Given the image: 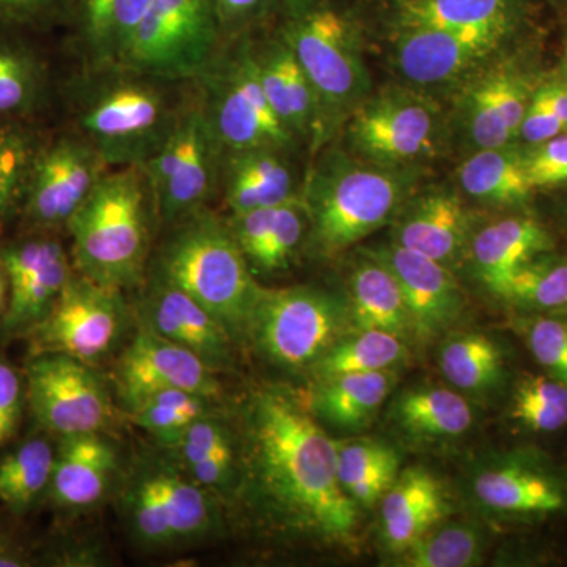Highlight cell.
Instances as JSON below:
<instances>
[{
	"label": "cell",
	"instance_id": "37",
	"mask_svg": "<svg viewBox=\"0 0 567 567\" xmlns=\"http://www.w3.org/2000/svg\"><path fill=\"white\" fill-rule=\"evenodd\" d=\"M401 456L377 440L338 442V480L358 507H374L401 472Z\"/></svg>",
	"mask_w": 567,
	"mask_h": 567
},
{
	"label": "cell",
	"instance_id": "41",
	"mask_svg": "<svg viewBox=\"0 0 567 567\" xmlns=\"http://www.w3.org/2000/svg\"><path fill=\"white\" fill-rule=\"evenodd\" d=\"M496 297L524 311L540 315L567 308V254H537L511 276Z\"/></svg>",
	"mask_w": 567,
	"mask_h": 567
},
{
	"label": "cell",
	"instance_id": "5",
	"mask_svg": "<svg viewBox=\"0 0 567 567\" xmlns=\"http://www.w3.org/2000/svg\"><path fill=\"white\" fill-rule=\"evenodd\" d=\"M147 274L158 276L207 309L233 336L246 339L264 287L256 281L226 216L207 207L164 227Z\"/></svg>",
	"mask_w": 567,
	"mask_h": 567
},
{
	"label": "cell",
	"instance_id": "57",
	"mask_svg": "<svg viewBox=\"0 0 567 567\" xmlns=\"http://www.w3.org/2000/svg\"><path fill=\"white\" fill-rule=\"evenodd\" d=\"M561 210H563V215H565V218H566V221H567V185H566L565 197H563Z\"/></svg>",
	"mask_w": 567,
	"mask_h": 567
},
{
	"label": "cell",
	"instance_id": "44",
	"mask_svg": "<svg viewBox=\"0 0 567 567\" xmlns=\"http://www.w3.org/2000/svg\"><path fill=\"white\" fill-rule=\"evenodd\" d=\"M212 401L207 395L189 391H162L145 399L130 412V417L137 427L155 436L162 445L171 447L194 421L210 415Z\"/></svg>",
	"mask_w": 567,
	"mask_h": 567
},
{
	"label": "cell",
	"instance_id": "47",
	"mask_svg": "<svg viewBox=\"0 0 567 567\" xmlns=\"http://www.w3.org/2000/svg\"><path fill=\"white\" fill-rule=\"evenodd\" d=\"M78 0H0V25L44 33L71 28Z\"/></svg>",
	"mask_w": 567,
	"mask_h": 567
},
{
	"label": "cell",
	"instance_id": "13",
	"mask_svg": "<svg viewBox=\"0 0 567 567\" xmlns=\"http://www.w3.org/2000/svg\"><path fill=\"white\" fill-rule=\"evenodd\" d=\"M128 319L122 290L73 270L50 315L25 334L29 352L69 354L91 364L118 344Z\"/></svg>",
	"mask_w": 567,
	"mask_h": 567
},
{
	"label": "cell",
	"instance_id": "6",
	"mask_svg": "<svg viewBox=\"0 0 567 567\" xmlns=\"http://www.w3.org/2000/svg\"><path fill=\"white\" fill-rule=\"evenodd\" d=\"M315 87L328 144L371 93L363 28L336 0H279L268 22Z\"/></svg>",
	"mask_w": 567,
	"mask_h": 567
},
{
	"label": "cell",
	"instance_id": "29",
	"mask_svg": "<svg viewBox=\"0 0 567 567\" xmlns=\"http://www.w3.org/2000/svg\"><path fill=\"white\" fill-rule=\"evenodd\" d=\"M117 461V450L102 432L62 436L48 495L65 509L95 505L106 494Z\"/></svg>",
	"mask_w": 567,
	"mask_h": 567
},
{
	"label": "cell",
	"instance_id": "58",
	"mask_svg": "<svg viewBox=\"0 0 567 567\" xmlns=\"http://www.w3.org/2000/svg\"><path fill=\"white\" fill-rule=\"evenodd\" d=\"M546 2L550 3V6L559 7L565 6L567 0H546Z\"/></svg>",
	"mask_w": 567,
	"mask_h": 567
},
{
	"label": "cell",
	"instance_id": "52",
	"mask_svg": "<svg viewBox=\"0 0 567 567\" xmlns=\"http://www.w3.org/2000/svg\"><path fill=\"white\" fill-rule=\"evenodd\" d=\"M540 82L535 93H533L532 100H529L527 111H525L524 118H522L520 128H518L517 141H522L524 145L540 144V142L551 140L558 134L567 133L563 123L551 111L546 93L540 87Z\"/></svg>",
	"mask_w": 567,
	"mask_h": 567
},
{
	"label": "cell",
	"instance_id": "35",
	"mask_svg": "<svg viewBox=\"0 0 567 567\" xmlns=\"http://www.w3.org/2000/svg\"><path fill=\"white\" fill-rule=\"evenodd\" d=\"M391 410L395 424L421 440L456 439L475 420L468 401L446 388H412L398 395Z\"/></svg>",
	"mask_w": 567,
	"mask_h": 567
},
{
	"label": "cell",
	"instance_id": "54",
	"mask_svg": "<svg viewBox=\"0 0 567 567\" xmlns=\"http://www.w3.org/2000/svg\"><path fill=\"white\" fill-rule=\"evenodd\" d=\"M28 566V559L21 554L20 548L0 540V567Z\"/></svg>",
	"mask_w": 567,
	"mask_h": 567
},
{
	"label": "cell",
	"instance_id": "23",
	"mask_svg": "<svg viewBox=\"0 0 567 567\" xmlns=\"http://www.w3.org/2000/svg\"><path fill=\"white\" fill-rule=\"evenodd\" d=\"M391 241L454 270L466 259L476 218L456 189L413 193L395 215Z\"/></svg>",
	"mask_w": 567,
	"mask_h": 567
},
{
	"label": "cell",
	"instance_id": "4",
	"mask_svg": "<svg viewBox=\"0 0 567 567\" xmlns=\"http://www.w3.org/2000/svg\"><path fill=\"white\" fill-rule=\"evenodd\" d=\"M155 199L141 166L110 167L74 213L65 234L74 270L112 289H136L147 278Z\"/></svg>",
	"mask_w": 567,
	"mask_h": 567
},
{
	"label": "cell",
	"instance_id": "33",
	"mask_svg": "<svg viewBox=\"0 0 567 567\" xmlns=\"http://www.w3.org/2000/svg\"><path fill=\"white\" fill-rule=\"evenodd\" d=\"M457 183L465 196L495 207H520L536 192L525 169L524 147L517 144L470 153L458 166Z\"/></svg>",
	"mask_w": 567,
	"mask_h": 567
},
{
	"label": "cell",
	"instance_id": "31",
	"mask_svg": "<svg viewBox=\"0 0 567 567\" xmlns=\"http://www.w3.org/2000/svg\"><path fill=\"white\" fill-rule=\"evenodd\" d=\"M229 425L213 415L194 421L171 450L194 483L218 499H230L240 484V461Z\"/></svg>",
	"mask_w": 567,
	"mask_h": 567
},
{
	"label": "cell",
	"instance_id": "15",
	"mask_svg": "<svg viewBox=\"0 0 567 567\" xmlns=\"http://www.w3.org/2000/svg\"><path fill=\"white\" fill-rule=\"evenodd\" d=\"M391 59L405 85L429 93L461 85L514 41L483 32L386 28Z\"/></svg>",
	"mask_w": 567,
	"mask_h": 567
},
{
	"label": "cell",
	"instance_id": "38",
	"mask_svg": "<svg viewBox=\"0 0 567 567\" xmlns=\"http://www.w3.org/2000/svg\"><path fill=\"white\" fill-rule=\"evenodd\" d=\"M409 358V344L398 336L379 330L350 331L334 342L312 365L317 382L361 372L394 371Z\"/></svg>",
	"mask_w": 567,
	"mask_h": 567
},
{
	"label": "cell",
	"instance_id": "30",
	"mask_svg": "<svg viewBox=\"0 0 567 567\" xmlns=\"http://www.w3.org/2000/svg\"><path fill=\"white\" fill-rule=\"evenodd\" d=\"M352 331L379 330L413 342L401 286L382 260L360 249L347 279Z\"/></svg>",
	"mask_w": 567,
	"mask_h": 567
},
{
	"label": "cell",
	"instance_id": "18",
	"mask_svg": "<svg viewBox=\"0 0 567 567\" xmlns=\"http://www.w3.org/2000/svg\"><path fill=\"white\" fill-rule=\"evenodd\" d=\"M472 494L492 516L540 520L567 513V473L544 454L513 451L477 470Z\"/></svg>",
	"mask_w": 567,
	"mask_h": 567
},
{
	"label": "cell",
	"instance_id": "42",
	"mask_svg": "<svg viewBox=\"0 0 567 567\" xmlns=\"http://www.w3.org/2000/svg\"><path fill=\"white\" fill-rule=\"evenodd\" d=\"M123 511L137 543L147 547L175 546L155 457L134 468L123 494Z\"/></svg>",
	"mask_w": 567,
	"mask_h": 567
},
{
	"label": "cell",
	"instance_id": "17",
	"mask_svg": "<svg viewBox=\"0 0 567 567\" xmlns=\"http://www.w3.org/2000/svg\"><path fill=\"white\" fill-rule=\"evenodd\" d=\"M0 260L10 279V298L0 320L3 338L25 336L61 297L73 274L70 251L59 234L21 233L0 241Z\"/></svg>",
	"mask_w": 567,
	"mask_h": 567
},
{
	"label": "cell",
	"instance_id": "27",
	"mask_svg": "<svg viewBox=\"0 0 567 567\" xmlns=\"http://www.w3.org/2000/svg\"><path fill=\"white\" fill-rule=\"evenodd\" d=\"M450 499L439 477L423 466L399 472L393 486L380 499L383 544L401 555L450 514Z\"/></svg>",
	"mask_w": 567,
	"mask_h": 567
},
{
	"label": "cell",
	"instance_id": "49",
	"mask_svg": "<svg viewBox=\"0 0 567 567\" xmlns=\"http://www.w3.org/2000/svg\"><path fill=\"white\" fill-rule=\"evenodd\" d=\"M524 147L525 169L533 188L567 185V133Z\"/></svg>",
	"mask_w": 567,
	"mask_h": 567
},
{
	"label": "cell",
	"instance_id": "46",
	"mask_svg": "<svg viewBox=\"0 0 567 567\" xmlns=\"http://www.w3.org/2000/svg\"><path fill=\"white\" fill-rule=\"evenodd\" d=\"M309 218L301 197L278 205L270 233L248 260L254 276H271L289 270L308 238Z\"/></svg>",
	"mask_w": 567,
	"mask_h": 567
},
{
	"label": "cell",
	"instance_id": "9",
	"mask_svg": "<svg viewBox=\"0 0 567 567\" xmlns=\"http://www.w3.org/2000/svg\"><path fill=\"white\" fill-rule=\"evenodd\" d=\"M352 331L347 298L320 287L262 289L246 339L265 360L287 371H311L334 342Z\"/></svg>",
	"mask_w": 567,
	"mask_h": 567
},
{
	"label": "cell",
	"instance_id": "19",
	"mask_svg": "<svg viewBox=\"0 0 567 567\" xmlns=\"http://www.w3.org/2000/svg\"><path fill=\"white\" fill-rule=\"evenodd\" d=\"M115 385L128 413L162 391L181 390L216 399L215 372L183 347L140 324L115 369Z\"/></svg>",
	"mask_w": 567,
	"mask_h": 567
},
{
	"label": "cell",
	"instance_id": "28",
	"mask_svg": "<svg viewBox=\"0 0 567 567\" xmlns=\"http://www.w3.org/2000/svg\"><path fill=\"white\" fill-rule=\"evenodd\" d=\"M554 248V238L537 219L507 216L475 230L466 260L476 278L496 297L522 265Z\"/></svg>",
	"mask_w": 567,
	"mask_h": 567
},
{
	"label": "cell",
	"instance_id": "20",
	"mask_svg": "<svg viewBox=\"0 0 567 567\" xmlns=\"http://www.w3.org/2000/svg\"><path fill=\"white\" fill-rule=\"evenodd\" d=\"M249 44L268 102L301 148L315 158L328 140L311 81L270 24L249 33Z\"/></svg>",
	"mask_w": 567,
	"mask_h": 567
},
{
	"label": "cell",
	"instance_id": "21",
	"mask_svg": "<svg viewBox=\"0 0 567 567\" xmlns=\"http://www.w3.org/2000/svg\"><path fill=\"white\" fill-rule=\"evenodd\" d=\"M393 271L406 305L413 342L429 344L450 331L465 311L453 270L394 241L364 248Z\"/></svg>",
	"mask_w": 567,
	"mask_h": 567
},
{
	"label": "cell",
	"instance_id": "51",
	"mask_svg": "<svg viewBox=\"0 0 567 567\" xmlns=\"http://www.w3.org/2000/svg\"><path fill=\"white\" fill-rule=\"evenodd\" d=\"M24 404V377L0 358V450L17 434Z\"/></svg>",
	"mask_w": 567,
	"mask_h": 567
},
{
	"label": "cell",
	"instance_id": "3",
	"mask_svg": "<svg viewBox=\"0 0 567 567\" xmlns=\"http://www.w3.org/2000/svg\"><path fill=\"white\" fill-rule=\"evenodd\" d=\"M417 183L416 167L383 166L358 158L342 145H324L305 174V246L322 259L339 256L393 223Z\"/></svg>",
	"mask_w": 567,
	"mask_h": 567
},
{
	"label": "cell",
	"instance_id": "10",
	"mask_svg": "<svg viewBox=\"0 0 567 567\" xmlns=\"http://www.w3.org/2000/svg\"><path fill=\"white\" fill-rule=\"evenodd\" d=\"M223 152L194 84L173 132L142 166L151 182L158 229L189 213L213 207L219 196Z\"/></svg>",
	"mask_w": 567,
	"mask_h": 567
},
{
	"label": "cell",
	"instance_id": "56",
	"mask_svg": "<svg viewBox=\"0 0 567 567\" xmlns=\"http://www.w3.org/2000/svg\"><path fill=\"white\" fill-rule=\"evenodd\" d=\"M563 74L567 76V22H566V37H565V58H563Z\"/></svg>",
	"mask_w": 567,
	"mask_h": 567
},
{
	"label": "cell",
	"instance_id": "43",
	"mask_svg": "<svg viewBox=\"0 0 567 567\" xmlns=\"http://www.w3.org/2000/svg\"><path fill=\"white\" fill-rule=\"evenodd\" d=\"M486 536L475 525L447 524L432 528L402 551L405 567H472L483 563Z\"/></svg>",
	"mask_w": 567,
	"mask_h": 567
},
{
	"label": "cell",
	"instance_id": "34",
	"mask_svg": "<svg viewBox=\"0 0 567 567\" xmlns=\"http://www.w3.org/2000/svg\"><path fill=\"white\" fill-rule=\"evenodd\" d=\"M312 410L324 423L358 431L371 423L395 385L394 371L361 372L320 380Z\"/></svg>",
	"mask_w": 567,
	"mask_h": 567
},
{
	"label": "cell",
	"instance_id": "40",
	"mask_svg": "<svg viewBox=\"0 0 567 567\" xmlns=\"http://www.w3.org/2000/svg\"><path fill=\"white\" fill-rule=\"evenodd\" d=\"M55 450L48 440L31 439L0 461V503L22 516L50 491Z\"/></svg>",
	"mask_w": 567,
	"mask_h": 567
},
{
	"label": "cell",
	"instance_id": "16",
	"mask_svg": "<svg viewBox=\"0 0 567 567\" xmlns=\"http://www.w3.org/2000/svg\"><path fill=\"white\" fill-rule=\"evenodd\" d=\"M503 52L458 85V128L472 152L517 144L522 118L540 82Z\"/></svg>",
	"mask_w": 567,
	"mask_h": 567
},
{
	"label": "cell",
	"instance_id": "55",
	"mask_svg": "<svg viewBox=\"0 0 567 567\" xmlns=\"http://www.w3.org/2000/svg\"><path fill=\"white\" fill-rule=\"evenodd\" d=\"M10 298V279L7 274L6 267H3L2 260H0V320L6 315L7 306H9Z\"/></svg>",
	"mask_w": 567,
	"mask_h": 567
},
{
	"label": "cell",
	"instance_id": "53",
	"mask_svg": "<svg viewBox=\"0 0 567 567\" xmlns=\"http://www.w3.org/2000/svg\"><path fill=\"white\" fill-rule=\"evenodd\" d=\"M548 104H550L551 111L557 115L558 121L563 123L567 132V76L554 78V80H547L540 82Z\"/></svg>",
	"mask_w": 567,
	"mask_h": 567
},
{
	"label": "cell",
	"instance_id": "14",
	"mask_svg": "<svg viewBox=\"0 0 567 567\" xmlns=\"http://www.w3.org/2000/svg\"><path fill=\"white\" fill-rule=\"evenodd\" d=\"M24 388L37 423L59 439L103 432L111 423V395L103 380L91 364L69 354H31Z\"/></svg>",
	"mask_w": 567,
	"mask_h": 567
},
{
	"label": "cell",
	"instance_id": "1",
	"mask_svg": "<svg viewBox=\"0 0 567 567\" xmlns=\"http://www.w3.org/2000/svg\"><path fill=\"white\" fill-rule=\"evenodd\" d=\"M241 435L238 491L270 524L323 543L352 539L358 505L339 484L338 442L293 395H249Z\"/></svg>",
	"mask_w": 567,
	"mask_h": 567
},
{
	"label": "cell",
	"instance_id": "11",
	"mask_svg": "<svg viewBox=\"0 0 567 567\" xmlns=\"http://www.w3.org/2000/svg\"><path fill=\"white\" fill-rule=\"evenodd\" d=\"M224 44L215 0H152L122 62L174 82H196Z\"/></svg>",
	"mask_w": 567,
	"mask_h": 567
},
{
	"label": "cell",
	"instance_id": "12",
	"mask_svg": "<svg viewBox=\"0 0 567 567\" xmlns=\"http://www.w3.org/2000/svg\"><path fill=\"white\" fill-rule=\"evenodd\" d=\"M110 169L91 142L71 126L51 128L37 156L18 226L20 233H65Z\"/></svg>",
	"mask_w": 567,
	"mask_h": 567
},
{
	"label": "cell",
	"instance_id": "2",
	"mask_svg": "<svg viewBox=\"0 0 567 567\" xmlns=\"http://www.w3.org/2000/svg\"><path fill=\"white\" fill-rule=\"evenodd\" d=\"M194 82H174L125 63L78 62L63 74L59 110L107 167L144 166L173 132Z\"/></svg>",
	"mask_w": 567,
	"mask_h": 567
},
{
	"label": "cell",
	"instance_id": "25",
	"mask_svg": "<svg viewBox=\"0 0 567 567\" xmlns=\"http://www.w3.org/2000/svg\"><path fill=\"white\" fill-rule=\"evenodd\" d=\"M295 153L276 147L224 151L218 197L229 216L301 197L305 175L298 174Z\"/></svg>",
	"mask_w": 567,
	"mask_h": 567
},
{
	"label": "cell",
	"instance_id": "24",
	"mask_svg": "<svg viewBox=\"0 0 567 567\" xmlns=\"http://www.w3.org/2000/svg\"><path fill=\"white\" fill-rule=\"evenodd\" d=\"M39 33L0 25V122H47L59 110L63 74Z\"/></svg>",
	"mask_w": 567,
	"mask_h": 567
},
{
	"label": "cell",
	"instance_id": "8",
	"mask_svg": "<svg viewBox=\"0 0 567 567\" xmlns=\"http://www.w3.org/2000/svg\"><path fill=\"white\" fill-rule=\"evenodd\" d=\"M344 144L358 158L391 167H417L445 148L447 123L429 93L410 85H386L354 107Z\"/></svg>",
	"mask_w": 567,
	"mask_h": 567
},
{
	"label": "cell",
	"instance_id": "26",
	"mask_svg": "<svg viewBox=\"0 0 567 567\" xmlns=\"http://www.w3.org/2000/svg\"><path fill=\"white\" fill-rule=\"evenodd\" d=\"M386 28L483 32L517 41L533 18L529 0H383Z\"/></svg>",
	"mask_w": 567,
	"mask_h": 567
},
{
	"label": "cell",
	"instance_id": "7",
	"mask_svg": "<svg viewBox=\"0 0 567 567\" xmlns=\"http://www.w3.org/2000/svg\"><path fill=\"white\" fill-rule=\"evenodd\" d=\"M194 84L205 118L224 151L252 147L300 151L301 145L279 121L265 95L249 33L224 41L221 50Z\"/></svg>",
	"mask_w": 567,
	"mask_h": 567
},
{
	"label": "cell",
	"instance_id": "50",
	"mask_svg": "<svg viewBox=\"0 0 567 567\" xmlns=\"http://www.w3.org/2000/svg\"><path fill=\"white\" fill-rule=\"evenodd\" d=\"M279 0H215L224 41L251 33L274 20Z\"/></svg>",
	"mask_w": 567,
	"mask_h": 567
},
{
	"label": "cell",
	"instance_id": "45",
	"mask_svg": "<svg viewBox=\"0 0 567 567\" xmlns=\"http://www.w3.org/2000/svg\"><path fill=\"white\" fill-rule=\"evenodd\" d=\"M511 416L537 434L559 431L567 425V385L548 374L522 377L514 388Z\"/></svg>",
	"mask_w": 567,
	"mask_h": 567
},
{
	"label": "cell",
	"instance_id": "32",
	"mask_svg": "<svg viewBox=\"0 0 567 567\" xmlns=\"http://www.w3.org/2000/svg\"><path fill=\"white\" fill-rule=\"evenodd\" d=\"M152 0H78L71 31L78 62H122Z\"/></svg>",
	"mask_w": 567,
	"mask_h": 567
},
{
	"label": "cell",
	"instance_id": "48",
	"mask_svg": "<svg viewBox=\"0 0 567 567\" xmlns=\"http://www.w3.org/2000/svg\"><path fill=\"white\" fill-rule=\"evenodd\" d=\"M520 322L522 336L537 363L546 369L548 375L567 385V323L540 315Z\"/></svg>",
	"mask_w": 567,
	"mask_h": 567
},
{
	"label": "cell",
	"instance_id": "22",
	"mask_svg": "<svg viewBox=\"0 0 567 567\" xmlns=\"http://www.w3.org/2000/svg\"><path fill=\"white\" fill-rule=\"evenodd\" d=\"M140 324L196 354L215 374L233 368L237 342L196 300L147 274L142 284Z\"/></svg>",
	"mask_w": 567,
	"mask_h": 567
},
{
	"label": "cell",
	"instance_id": "39",
	"mask_svg": "<svg viewBox=\"0 0 567 567\" xmlns=\"http://www.w3.org/2000/svg\"><path fill=\"white\" fill-rule=\"evenodd\" d=\"M439 365L447 382L464 393L495 390L505 374L502 349L480 331L450 336L440 347Z\"/></svg>",
	"mask_w": 567,
	"mask_h": 567
},
{
	"label": "cell",
	"instance_id": "36",
	"mask_svg": "<svg viewBox=\"0 0 567 567\" xmlns=\"http://www.w3.org/2000/svg\"><path fill=\"white\" fill-rule=\"evenodd\" d=\"M50 130L47 122H0V233L20 219L37 156Z\"/></svg>",
	"mask_w": 567,
	"mask_h": 567
}]
</instances>
